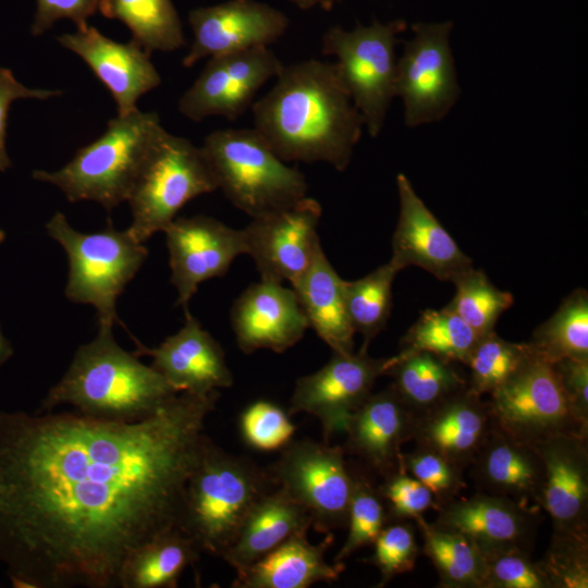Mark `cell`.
<instances>
[{"label": "cell", "mask_w": 588, "mask_h": 588, "mask_svg": "<svg viewBox=\"0 0 588 588\" xmlns=\"http://www.w3.org/2000/svg\"><path fill=\"white\" fill-rule=\"evenodd\" d=\"M219 391L121 422L0 412V563L19 588H114L124 560L179 528Z\"/></svg>", "instance_id": "6da1fadb"}, {"label": "cell", "mask_w": 588, "mask_h": 588, "mask_svg": "<svg viewBox=\"0 0 588 588\" xmlns=\"http://www.w3.org/2000/svg\"><path fill=\"white\" fill-rule=\"evenodd\" d=\"M271 89L252 105L254 127L285 162H326L344 171L364 121L334 62L284 65Z\"/></svg>", "instance_id": "7a4b0ae2"}, {"label": "cell", "mask_w": 588, "mask_h": 588, "mask_svg": "<svg viewBox=\"0 0 588 588\" xmlns=\"http://www.w3.org/2000/svg\"><path fill=\"white\" fill-rule=\"evenodd\" d=\"M177 393L150 365L123 350L112 328H99L93 341L77 348L40 411L69 405L91 418L131 422L150 417Z\"/></svg>", "instance_id": "3957f363"}, {"label": "cell", "mask_w": 588, "mask_h": 588, "mask_svg": "<svg viewBox=\"0 0 588 588\" xmlns=\"http://www.w3.org/2000/svg\"><path fill=\"white\" fill-rule=\"evenodd\" d=\"M273 486L269 471L208 439L185 487L179 528L200 552L221 558Z\"/></svg>", "instance_id": "277c9868"}, {"label": "cell", "mask_w": 588, "mask_h": 588, "mask_svg": "<svg viewBox=\"0 0 588 588\" xmlns=\"http://www.w3.org/2000/svg\"><path fill=\"white\" fill-rule=\"evenodd\" d=\"M156 112L117 115L96 140L79 148L56 171L35 170L33 179L57 186L71 203L89 200L108 211L126 201L152 145L163 132Z\"/></svg>", "instance_id": "5b68a950"}, {"label": "cell", "mask_w": 588, "mask_h": 588, "mask_svg": "<svg viewBox=\"0 0 588 588\" xmlns=\"http://www.w3.org/2000/svg\"><path fill=\"white\" fill-rule=\"evenodd\" d=\"M200 148L218 189L252 218L307 196L305 175L280 159L255 127L213 131Z\"/></svg>", "instance_id": "8992f818"}, {"label": "cell", "mask_w": 588, "mask_h": 588, "mask_svg": "<svg viewBox=\"0 0 588 588\" xmlns=\"http://www.w3.org/2000/svg\"><path fill=\"white\" fill-rule=\"evenodd\" d=\"M48 235L64 249L69 259L65 297L95 307L99 328L119 321L117 301L142 268L148 249L128 230L118 231L109 220L106 229L82 233L57 211L46 224Z\"/></svg>", "instance_id": "52a82bcc"}, {"label": "cell", "mask_w": 588, "mask_h": 588, "mask_svg": "<svg viewBox=\"0 0 588 588\" xmlns=\"http://www.w3.org/2000/svg\"><path fill=\"white\" fill-rule=\"evenodd\" d=\"M217 189L201 148L163 130L127 197L132 211L127 230L145 244L155 233L163 231L189 200Z\"/></svg>", "instance_id": "ba28073f"}, {"label": "cell", "mask_w": 588, "mask_h": 588, "mask_svg": "<svg viewBox=\"0 0 588 588\" xmlns=\"http://www.w3.org/2000/svg\"><path fill=\"white\" fill-rule=\"evenodd\" d=\"M405 28L402 20L373 21L350 30L334 25L322 36V53L335 57L339 74L371 137L380 134L395 97V47Z\"/></svg>", "instance_id": "9c48e42d"}, {"label": "cell", "mask_w": 588, "mask_h": 588, "mask_svg": "<svg viewBox=\"0 0 588 588\" xmlns=\"http://www.w3.org/2000/svg\"><path fill=\"white\" fill-rule=\"evenodd\" d=\"M487 403L494 429L530 445L560 436H588V425L574 413L553 364L535 352Z\"/></svg>", "instance_id": "30bf717a"}, {"label": "cell", "mask_w": 588, "mask_h": 588, "mask_svg": "<svg viewBox=\"0 0 588 588\" xmlns=\"http://www.w3.org/2000/svg\"><path fill=\"white\" fill-rule=\"evenodd\" d=\"M275 486L303 505L318 532L347 520L354 477L341 446L301 440L283 448L269 471Z\"/></svg>", "instance_id": "8fae6325"}, {"label": "cell", "mask_w": 588, "mask_h": 588, "mask_svg": "<svg viewBox=\"0 0 588 588\" xmlns=\"http://www.w3.org/2000/svg\"><path fill=\"white\" fill-rule=\"evenodd\" d=\"M452 22L417 23L396 61L395 97L409 127L440 121L456 103L461 88L450 46Z\"/></svg>", "instance_id": "7c38bea8"}, {"label": "cell", "mask_w": 588, "mask_h": 588, "mask_svg": "<svg viewBox=\"0 0 588 588\" xmlns=\"http://www.w3.org/2000/svg\"><path fill=\"white\" fill-rule=\"evenodd\" d=\"M392 357L372 358L367 352H332L330 360L294 387L290 416L307 413L318 418L324 442L344 431L351 415L371 394L376 380L385 375Z\"/></svg>", "instance_id": "4fadbf2b"}, {"label": "cell", "mask_w": 588, "mask_h": 588, "mask_svg": "<svg viewBox=\"0 0 588 588\" xmlns=\"http://www.w3.org/2000/svg\"><path fill=\"white\" fill-rule=\"evenodd\" d=\"M282 66L269 47L211 57L181 96L179 112L195 122L212 115L235 120L254 103L257 91L275 77Z\"/></svg>", "instance_id": "5bb4252c"}, {"label": "cell", "mask_w": 588, "mask_h": 588, "mask_svg": "<svg viewBox=\"0 0 588 588\" xmlns=\"http://www.w3.org/2000/svg\"><path fill=\"white\" fill-rule=\"evenodd\" d=\"M321 213V205L305 196L252 218L242 231L260 280L292 284L307 269L321 245L317 233Z\"/></svg>", "instance_id": "9a60e30c"}, {"label": "cell", "mask_w": 588, "mask_h": 588, "mask_svg": "<svg viewBox=\"0 0 588 588\" xmlns=\"http://www.w3.org/2000/svg\"><path fill=\"white\" fill-rule=\"evenodd\" d=\"M163 232L176 303L185 314L200 283L224 275L234 259L246 254L243 231L212 217L175 218Z\"/></svg>", "instance_id": "2e32d148"}, {"label": "cell", "mask_w": 588, "mask_h": 588, "mask_svg": "<svg viewBox=\"0 0 588 588\" xmlns=\"http://www.w3.org/2000/svg\"><path fill=\"white\" fill-rule=\"evenodd\" d=\"M193 41L182 64L192 68L204 58L269 47L289 28L280 10L256 0H229L188 13Z\"/></svg>", "instance_id": "e0dca14e"}, {"label": "cell", "mask_w": 588, "mask_h": 588, "mask_svg": "<svg viewBox=\"0 0 588 588\" xmlns=\"http://www.w3.org/2000/svg\"><path fill=\"white\" fill-rule=\"evenodd\" d=\"M396 187L400 212L389 261L399 271L408 266H418L437 279L450 282L471 268V259L458 247L402 173L396 176Z\"/></svg>", "instance_id": "ac0fdd59"}, {"label": "cell", "mask_w": 588, "mask_h": 588, "mask_svg": "<svg viewBox=\"0 0 588 588\" xmlns=\"http://www.w3.org/2000/svg\"><path fill=\"white\" fill-rule=\"evenodd\" d=\"M77 54L111 93L118 115L132 113L138 99L161 84L150 54L137 42H118L88 24L57 37Z\"/></svg>", "instance_id": "d6986e66"}, {"label": "cell", "mask_w": 588, "mask_h": 588, "mask_svg": "<svg viewBox=\"0 0 588 588\" xmlns=\"http://www.w3.org/2000/svg\"><path fill=\"white\" fill-rule=\"evenodd\" d=\"M231 322L236 343L245 354L258 350L283 353L309 328L294 290L266 280L250 284L237 297Z\"/></svg>", "instance_id": "ffe728a7"}, {"label": "cell", "mask_w": 588, "mask_h": 588, "mask_svg": "<svg viewBox=\"0 0 588 588\" xmlns=\"http://www.w3.org/2000/svg\"><path fill=\"white\" fill-rule=\"evenodd\" d=\"M534 446L543 464L539 507L551 517L553 534H588L587 438L560 436Z\"/></svg>", "instance_id": "44dd1931"}, {"label": "cell", "mask_w": 588, "mask_h": 588, "mask_svg": "<svg viewBox=\"0 0 588 588\" xmlns=\"http://www.w3.org/2000/svg\"><path fill=\"white\" fill-rule=\"evenodd\" d=\"M135 342L134 354L150 356V366L179 393L203 394L233 384L222 347L189 311L184 326L159 346L149 348Z\"/></svg>", "instance_id": "7402d4cb"}, {"label": "cell", "mask_w": 588, "mask_h": 588, "mask_svg": "<svg viewBox=\"0 0 588 588\" xmlns=\"http://www.w3.org/2000/svg\"><path fill=\"white\" fill-rule=\"evenodd\" d=\"M438 511L436 526L466 537L481 552L530 551L538 511L511 499L479 491L470 498L453 499Z\"/></svg>", "instance_id": "603a6c76"}, {"label": "cell", "mask_w": 588, "mask_h": 588, "mask_svg": "<svg viewBox=\"0 0 588 588\" xmlns=\"http://www.w3.org/2000/svg\"><path fill=\"white\" fill-rule=\"evenodd\" d=\"M415 413L393 385L371 393L351 415L346 449L380 475L399 470L402 445L413 439Z\"/></svg>", "instance_id": "cb8c5ba5"}, {"label": "cell", "mask_w": 588, "mask_h": 588, "mask_svg": "<svg viewBox=\"0 0 588 588\" xmlns=\"http://www.w3.org/2000/svg\"><path fill=\"white\" fill-rule=\"evenodd\" d=\"M491 430L488 403L466 388L436 406L415 414L413 439L416 445L433 450L465 468L470 465Z\"/></svg>", "instance_id": "d4e9b609"}, {"label": "cell", "mask_w": 588, "mask_h": 588, "mask_svg": "<svg viewBox=\"0 0 588 588\" xmlns=\"http://www.w3.org/2000/svg\"><path fill=\"white\" fill-rule=\"evenodd\" d=\"M470 466V476L480 492L504 497L539 512L543 464L534 445L492 427Z\"/></svg>", "instance_id": "484cf974"}, {"label": "cell", "mask_w": 588, "mask_h": 588, "mask_svg": "<svg viewBox=\"0 0 588 588\" xmlns=\"http://www.w3.org/2000/svg\"><path fill=\"white\" fill-rule=\"evenodd\" d=\"M333 537L327 534L323 542L313 544L307 531L294 534L275 549L236 572L235 588H307L317 583L338 580L344 564L332 565L324 551Z\"/></svg>", "instance_id": "4316f807"}, {"label": "cell", "mask_w": 588, "mask_h": 588, "mask_svg": "<svg viewBox=\"0 0 588 588\" xmlns=\"http://www.w3.org/2000/svg\"><path fill=\"white\" fill-rule=\"evenodd\" d=\"M344 281L320 245L307 269L291 285L309 328L332 352L353 353L355 331L346 309Z\"/></svg>", "instance_id": "83f0119b"}, {"label": "cell", "mask_w": 588, "mask_h": 588, "mask_svg": "<svg viewBox=\"0 0 588 588\" xmlns=\"http://www.w3.org/2000/svg\"><path fill=\"white\" fill-rule=\"evenodd\" d=\"M313 527L307 510L277 487L262 495L237 537L221 556L236 572L259 560L287 538Z\"/></svg>", "instance_id": "f1b7e54d"}, {"label": "cell", "mask_w": 588, "mask_h": 588, "mask_svg": "<svg viewBox=\"0 0 588 588\" xmlns=\"http://www.w3.org/2000/svg\"><path fill=\"white\" fill-rule=\"evenodd\" d=\"M385 375L392 378L393 388L415 414L467 388V379L453 362L425 351L401 350L392 356Z\"/></svg>", "instance_id": "f546056e"}, {"label": "cell", "mask_w": 588, "mask_h": 588, "mask_svg": "<svg viewBox=\"0 0 588 588\" xmlns=\"http://www.w3.org/2000/svg\"><path fill=\"white\" fill-rule=\"evenodd\" d=\"M201 552L180 528H173L146 541L124 560L119 588H174L186 567Z\"/></svg>", "instance_id": "4dcf8cb0"}, {"label": "cell", "mask_w": 588, "mask_h": 588, "mask_svg": "<svg viewBox=\"0 0 588 588\" xmlns=\"http://www.w3.org/2000/svg\"><path fill=\"white\" fill-rule=\"evenodd\" d=\"M107 19L122 22L132 40L145 51L170 52L185 45L181 20L172 0H99Z\"/></svg>", "instance_id": "1f68e13d"}, {"label": "cell", "mask_w": 588, "mask_h": 588, "mask_svg": "<svg viewBox=\"0 0 588 588\" xmlns=\"http://www.w3.org/2000/svg\"><path fill=\"white\" fill-rule=\"evenodd\" d=\"M422 537L424 553L430 559L445 588H485L481 551L466 537L415 518Z\"/></svg>", "instance_id": "d6a6232c"}, {"label": "cell", "mask_w": 588, "mask_h": 588, "mask_svg": "<svg viewBox=\"0 0 588 588\" xmlns=\"http://www.w3.org/2000/svg\"><path fill=\"white\" fill-rule=\"evenodd\" d=\"M532 351L549 363L588 360V293L577 289L532 333Z\"/></svg>", "instance_id": "836d02e7"}, {"label": "cell", "mask_w": 588, "mask_h": 588, "mask_svg": "<svg viewBox=\"0 0 588 588\" xmlns=\"http://www.w3.org/2000/svg\"><path fill=\"white\" fill-rule=\"evenodd\" d=\"M397 268L390 261L355 281H344L345 304L355 332L363 336L360 352L385 327L392 309V284Z\"/></svg>", "instance_id": "e575fe53"}, {"label": "cell", "mask_w": 588, "mask_h": 588, "mask_svg": "<svg viewBox=\"0 0 588 588\" xmlns=\"http://www.w3.org/2000/svg\"><path fill=\"white\" fill-rule=\"evenodd\" d=\"M478 335L448 308L424 310L401 341V350L425 351L466 365Z\"/></svg>", "instance_id": "d590c367"}, {"label": "cell", "mask_w": 588, "mask_h": 588, "mask_svg": "<svg viewBox=\"0 0 588 588\" xmlns=\"http://www.w3.org/2000/svg\"><path fill=\"white\" fill-rule=\"evenodd\" d=\"M452 282L455 295L445 308L465 321L478 338L494 331L500 316L514 303L512 294L499 290L483 270L471 267Z\"/></svg>", "instance_id": "8d00e7d4"}, {"label": "cell", "mask_w": 588, "mask_h": 588, "mask_svg": "<svg viewBox=\"0 0 588 588\" xmlns=\"http://www.w3.org/2000/svg\"><path fill=\"white\" fill-rule=\"evenodd\" d=\"M532 355L528 342H509L492 331L478 339L469 355L467 388L480 396L490 394L510 380Z\"/></svg>", "instance_id": "74e56055"}, {"label": "cell", "mask_w": 588, "mask_h": 588, "mask_svg": "<svg viewBox=\"0 0 588 588\" xmlns=\"http://www.w3.org/2000/svg\"><path fill=\"white\" fill-rule=\"evenodd\" d=\"M348 506V534L333 563L343 564L354 552L372 544L390 516L378 489L363 476H355Z\"/></svg>", "instance_id": "f35d334b"}, {"label": "cell", "mask_w": 588, "mask_h": 588, "mask_svg": "<svg viewBox=\"0 0 588 588\" xmlns=\"http://www.w3.org/2000/svg\"><path fill=\"white\" fill-rule=\"evenodd\" d=\"M400 467L430 490L438 507L466 487L464 468L427 448L416 445L412 452L402 453Z\"/></svg>", "instance_id": "ab89813d"}, {"label": "cell", "mask_w": 588, "mask_h": 588, "mask_svg": "<svg viewBox=\"0 0 588 588\" xmlns=\"http://www.w3.org/2000/svg\"><path fill=\"white\" fill-rule=\"evenodd\" d=\"M485 561V588H552L530 551L512 548L481 552Z\"/></svg>", "instance_id": "60d3db41"}, {"label": "cell", "mask_w": 588, "mask_h": 588, "mask_svg": "<svg viewBox=\"0 0 588 588\" xmlns=\"http://www.w3.org/2000/svg\"><path fill=\"white\" fill-rule=\"evenodd\" d=\"M243 440L259 451H275L286 446L296 427L290 414L277 404L258 400L249 404L240 416Z\"/></svg>", "instance_id": "b9f144b4"}, {"label": "cell", "mask_w": 588, "mask_h": 588, "mask_svg": "<svg viewBox=\"0 0 588 588\" xmlns=\"http://www.w3.org/2000/svg\"><path fill=\"white\" fill-rule=\"evenodd\" d=\"M539 563L552 588H587L588 534H553L551 546Z\"/></svg>", "instance_id": "7bdbcfd3"}, {"label": "cell", "mask_w": 588, "mask_h": 588, "mask_svg": "<svg viewBox=\"0 0 588 588\" xmlns=\"http://www.w3.org/2000/svg\"><path fill=\"white\" fill-rule=\"evenodd\" d=\"M372 544L375 550L369 562L380 572L379 587L414 568L419 550L411 524H387Z\"/></svg>", "instance_id": "ee69618b"}, {"label": "cell", "mask_w": 588, "mask_h": 588, "mask_svg": "<svg viewBox=\"0 0 588 588\" xmlns=\"http://www.w3.org/2000/svg\"><path fill=\"white\" fill-rule=\"evenodd\" d=\"M384 478V482L378 490L387 505L390 518L415 519L422 516L430 507H438L430 490L402 468Z\"/></svg>", "instance_id": "f6af8a7d"}, {"label": "cell", "mask_w": 588, "mask_h": 588, "mask_svg": "<svg viewBox=\"0 0 588 588\" xmlns=\"http://www.w3.org/2000/svg\"><path fill=\"white\" fill-rule=\"evenodd\" d=\"M61 94V90L29 88L20 83L9 69L0 66V172L12 167L5 145L8 112L12 102L20 99L46 100Z\"/></svg>", "instance_id": "bcb514c9"}, {"label": "cell", "mask_w": 588, "mask_h": 588, "mask_svg": "<svg viewBox=\"0 0 588 588\" xmlns=\"http://www.w3.org/2000/svg\"><path fill=\"white\" fill-rule=\"evenodd\" d=\"M98 5L99 0H36L30 33L40 36L62 19L71 20L77 27H82L95 14Z\"/></svg>", "instance_id": "7dc6e473"}, {"label": "cell", "mask_w": 588, "mask_h": 588, "mask_svg": "<svg viewBox=\"0 0 588 588\" xmlns=\"http://www.w3.org/2000/svg\"><path fill=\"white\" fill-rule=\"evenodd\" d=\"M552 364L574 413L588 425V360L562 359Z\"/></svg>", "instance_id": "c3c4849f"}, {"label": "cell", "mask_w": 588, "mask_h": 588, "mask_svg": "<svg viewBox=\"0 0 588 588\" xmlns=\"http://www.w3.org/2000/svg\"><path fill=\"white\" fill-rule=\"evenodd\" d=\"M289 1L301 10L321 8L324 11H330L338 0H289Z\"/></svg>", "instance_id": "681fc988"}, {"label": "cell", "mask_w": 588, "mask_h": 588, "mask_svg": "<svg viewBox=\"0 0 588 588\" xmlns=\"http://www.w3.org/2000/svg\"><path fill=\"white\" fill-rule=\"evenodd\" d=\"M13 355V347L4 335L0 324V366L8 362Z\"/></svg>", "instance_id": "f907efd6"}, {"label": "cell", "mask_w": 588, "mask_h": 588, "mask_svg": "<svg viewBox=\"0 0 588 588\" xmlns=\"http://www.w3.org/2000/svg\"><path fill=\"white\" fill-rule=\"evenodd\" d=\"M5 238V233L0 229V243H2Z\"/></svg>", "instance_id": "816d5d0a"}]
</instances>
